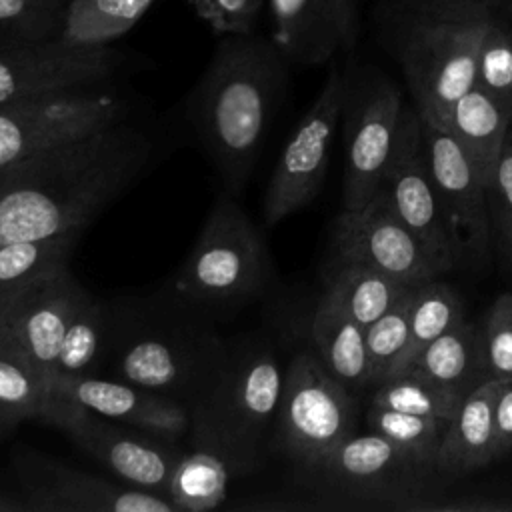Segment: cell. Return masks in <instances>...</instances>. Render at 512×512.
<instances>
[{
    "mask_svg": "<svg viewBox=\"0 0 512 512\" xmlns=\"http://www.w3.org/2000/svg\"><path fill=\"white\" fill-rule=\"evenodd\" d=\"M154 152V136L124 118L0 168V244L82 232Z\"/></svg>",
    "mask_w": 512,
    "mask_h": 512,
    "instance_id": "cell-1",
    "label": "cell"
},
{
    "mask_svg": "<svg viewBox=\"0 0 512 512\" xmlns=\"http://www.w3.org/2000/svg\"><path fill=\"white\" fill-rule=\"evenodd\" d=\"M108 350L102 376L168 396L192 412L216 384L226 344L216 318L170 286L106 300Z\"/></svg>",
    "mask_w": 512,
    "mask_h": 512,
    "instance_id": "cell-2",
    "label": "cell"
},
{
    "mask_svg": "<svg viewBox=\"0 0 512 512\" xmlns=\"http://www.w3.org/2000/svg\"><path fill=\"white\" fill-rule=\"evenodd\" d=\"M286 84V56L252 32L224 34L188 96L186 120L224 192L242 196Z\"/></svg>",
    "mask_w": 512,
    "mask_h": 512,
    "instance_id": "cell-3",
    "label": "cell"
},
{
    "mask_svg": "<svg viewBox=\"0 0 512 512\" xmlns=\"http://www.w3.org/2000/svg\"><path fill=\"white\" fill-rule=\"evenodd\" d=\"M282 380L284 368L268 338L228 340L216 384L190 412V446L216 452L236 476L260 470L272 448Z\"/></svg>",
    "mask_w": 512,
    "mask_h": 512,
    "instance_id": "cell-4",
    "label": "cell"
},
{
    "mask_svg": "<svg viewBox=\"0 0 512 512\" xmlns=\"http://www.w3.org/2000/svg\"><path fill=\"white\" fill-rule=\"evenodd\" d=\"M270 278L272 260L260 228L238 198L222 190L170 288L216 318L258 298Z\"/></svg>",
    "mask_w": 512,
    "mask_h": 512,
    "instance_id": "cell-5",
    "label": "cell"
},
{
    "mask_svg": "<svg viewBox=\"0 0 512 512\" xmlns=\"http://www.w3.org/2000/svg\"><path fill=\"white\" fill-rule=\"evenodd\" d=\"M492 12L440 0L402 44V68L422 120L444 128L454 102L476 84V60Z\"/></svg>",
    "mask_w": 512,
    "mask_h": 512,
    "instance_id": "cell-6",
    "label": "cell"
},
{
    "mask_svg": "<svg viewBox=\"0 0 512 512\" xmlns=\"http://www.w3.org/2000/svg\"><path fill=\"white\" fill-rule=\"evenodd\" d=\"M436 466L416 460L376 432L352 434L300 482L334 506H378L404 512L430 498Z\"/></svg>",
    "mask_w": 512,
    "mask_h": 512,
    "instance_id": "cell-7",
    "label": "cell"
},
{
    "mask_svg": "<svg viewBox=\"0 0 512 512\" xmlns=\"http://www.w3.org/2000/svg\"><path fill=\"white\" fill-rule=\"evenodd\" d=\"M356 418L354 392L324 368L314 350H298L284 368L272 448L298 474L310 472L356 432Z\"/></svg>",
    "mask_w": 512,
    "mask_h": 512,
    "instance_id": "cell-8",
    "label": "cell"
},
{
    "mask_svg": "<svg viewBox=\"0 0 512 512\" xmlns=\"http://www.w3.org/2000/svg\"><path fill=\"white\" fill-rule=\"evenodd\" d=\"M40 422L62 430L120 482L164 498H168L174 470L188 450L180 442L116 422L58 394H54Z\"/></svg>",
    "mask_w": 512,
    "mask_h": 512,
    "instance_id": "cell-9",
    "label": "cell"
},
{
    "mask_svg": "<svg viewBox=\"0 0 512 512\" xmlns=\"http://www.w3.org/2000/svg\"><path fill=\"white\" fill-rule=\"evenodd\" d=\"M348 90V78L338 68H332L272 170L262 202L266 226H276L284 218L304 210L318 196Z\"/></svg>",
    "mask_w": 512,
    "mask_h": 512,
    "instance_id": "cell-10",
    "label": "cell"
},
{
    "mask_svg": "<svg viewBox=\"0 0 512 512\" xmlns=\"http://www.w3.org/2000/svg\"><path fill=\"white\" fill-rule=\"evenodd\" d=\"M124 118L126 100L98 86L2 102L0 168Z\"/></svg>",
    "mask_w": 512,
    "mask_h": 512,
    "instance_id": "cell-11",
    "label": "cell"
},
{
    "mask_svg": "<svg viewBox=\"0 0 512 512\" xmlns=\"http://www.w3.org/2000/svg\"><path fill=\"white\" fill-rule=\"evenodd\" d=\"M378 194L392 214L414 234L442 274L458 264L430 174L418 110L404 108L400 132Z\"/></svg>",
    "mask_w": 512,
    "mask_h": 512,
    "instance_id": "cell-12",
    "label": "cell"
},
{
    "mask_svg": "<svg viewBox=\"0 0 512 512\" xmlns=\"http://www.w3.org/2000/svg\"><path fill=\"white\" fill-rule=\"evenodd\" d=\"M12 464L30 512H178L176 506L142 488L112 482L34 450H16Z\"/></svg>",
    "mask_w": 512,
    "mask_h": 512,
    "instance_id": "cell-13",
    "label": "cell"
},
{
    "mask_svg": "<svg viewBox=\"0 0 512 512\" xmlns=\"http://www.w3.org/2000/svg\"><path fill=\"white\" fill-rule=\"evenodd\" d=\"M422 136L458 262L482 264L494 244L486 182L446 128L422 120Z\"/></svg>",
    "mask_w": 512,
    "mask_h": 512,
    "instance_id": "cell-14",
    "label": "cell"
},
{
    "mask_svg": "<svg viewBox=\"0 0 512 512\" xmlns=\"http://www.w3.org/2000/svg\"><path fill=\"white\" fill-rule=\"evenodd\" d=\"M402 114V96L388 80L370 82L356 90L350 86L342 112L346 116L344 208H360L378 194Z\"/></svg>",
    "mask_w": 512,
    "mask_h": 512,
    "instance_id": "cell-15",
    "label": "cell"
},
{
    "mask_svg": "<svg viewBox=\"0 0 512 512\" xmlns=\"http://www.w3.org/2000/svg\"><path fill=\"white\" fill-rule=\"evenodd\" d=\"M84 292L70 262L50 270L2 312L0 346L52 382L62 338Z\"/></svg>",
    "mask_w": 512,
    "mask_h": 512,
    "instance_id": "cell-16",
    "label": "cell"
},
{
    "mask_svg": "<svg viewBox=\"0 0 512 512\" xmlns=\"http://www.w3.org/2000/svg\"><path fill=\"white\" fill-rule=\"evenodd\" d=\"M120 66L122 54L110 46H74L60 38L0 46V104L100 86Z\"/></svg>",
    "mask_w": 512,
    "mask_h": 512,
    "instance_id": "cell-17",
    "label": "cell"
},
{
    "mask_svg": "<svg viewBox=\"0 0 512 512\" xmlns=\"http://www.w3.org/2000/svg\"><path fill=\"white\" fill-rule=\"evenodd\" d=\"M332 244L334 262H362L404 284H420L442 274L380 194L360 208L340 212Z\"/></svg>",
    "mask_w": 512,
    "mask_h": 512,
    "instance_id": "cell-18",
    "label": "cell"
},
{
    "mask_svg": "<svg viewBox=\"0 0 512 512\" xmlns=\"http://www.w3.org/2000/svg\"><path fill=\"white\" fill-rule=\"evenodd\" d=\"M52 392L106 418L180 442L190 434V412L176 400L108 376L54 378Z\"/></svg>",
    "mask_w": 512,
    "mask_h": 512,
    "instance_id": "cell-19",
    "label": "cell"
},
{
    "mask_svg": "<svg viewBox=\"0 0 512 512\" xmlns=\"http://www.w3.org/2000/svg\"><path fill=\"white\" fill-rule=\"evenodd\" d=\"M272 40L300 64H322L356 40V0H268Z\"/></svg>",
    "mask_w": 512,
    "mask_h": 512,
    "instance_id": "cell-20",
    "label": "cell"
},
{
    "mask_svg": "<svg viewBox=\"0 0 512 512\" xmlns=\"http://www.w3.org/2000/svg\"><path fill=\"white\" fill-rule=\"evenodd\" d=\"M498 380H486L464 396L448 422L436 468L444 476H460L488 466L496 458L494 398Z\"/></svg>",
    "mask_w": 512,
    "mask_h": 512,
    "instance_id": "cell-21",
    "label": "cell"
},
{
    "mask_svg": "<svg viewBox=\"0 0 512 512\" xmlns=\"http://www.w3.org/2000/svg\"><path fill=\"white\" fill-rule=\"evenodd\" d=\"M512 122V102H506L474 84L460 96L444 128L468 154L482 180L490 182Z\"/></svg>",
    "mask_w": 512,
    "mask_h": 512,
    "instance_id": "cell-22",
    "label": "cell"
},
{
    "mask_svg": "<svg viewBox=\"0 0 512 512\" xmlns=\"http://www.w3.org/2000/svg\"><path fill=\"white\" fill-rule=\"evenodd\" d=\"M312 350L324 368L354 394L370 386L366 328L320 296L310 320Z\"/></svg>",
    "mask_w": 512,
    "mask_h": 512,
    "instance_id": "cell-23",
    "label": "cell"
},
{
    "mask_svg": "<svg viewBox=\"0 0 512 512\" xmlns=\"http://www.w3.org/2000/svg\"><path fill=\"white\" fill-rule=\"evenodd\" d=\"M406 372H416L466 396L488 380L480 324L462 320L430 342Z\"/></svg>",
    "mask_w": 512,
    "mask_h": 512,
    "instance_id": "cell-24",
    "label": "cell"
},
{
    "mask_svg": "<svg viewBox=\"0 0 512 512\" xmlns=\"http://www.w3.org/2000/svg\"><path fill=\"white\" fill-rule=\"evenodd\" d=\"M412 286L362 262H334L322 296L366 328Z\"/></svg>",
    "mask_w": 512,
    "mask_h": 512,
    "instance_id": "cell-25",
    "label": "cell"
},
{
    "mask_svg": "<svg viewBox=\"0 0 512 512\" xmlns=\"http://www.w3.org/2000/svg\"><path fill=\"white\" fill-rule=\"evenodd\" d=\"M108 350V306L106 300L82 294L66 328L54 366V378L102 376Z\"/></svg>",
    "mask_w": 512,
    "mask_h": 512,
    "instance_id": "cell-26",
    "label": "cell"
},
{
    "mask_svg": "<svg viewBox=\"0 0 512 512\" xmlns=\"http://www.w3.org/2000/svg\"><path fill=\"white\" fill-rule=\"evenodd\" d=\"M82 232L0 244V316L38 278L68 264Z\"/></svg>",
    "mask_w": 512,
    "mask_h": 512,
    "instance_id": "cell-27",
    "label": "cell"
},
{
    "mask_svg": "<svg viewBox=\"0 0 512 512\" xmlns=\"http://www.w3.org/2000/svg\"><path fill=\"white\" fill-rule=\"evenodd\" d=\"M462 320L464 304L452 286L436 278L416 284L408 314V344L390 376L404 374L430 342Z\"/></svg>",
    "mask_w": 512,
    "mask_h": 512,
    "instance_id": "cell-28",
    "label": "cell"
},
{
    "mask_svg": "<svg viewBox=\"0 0 512 512\" xmlns=\"http://www.w3.org/2000/svg\"><path fill=\"white\" fill-rule=\"evenodd\" d=\"M156 0H70L60 40L108 46L132 30Z\"/></svg>",
    "mask_w": 512,
    "mask_h": 512,
    "instance_id": "cell-29",
    "label": "cell"
},
{
    "mask_svg": "<svg viewBox=\"0 0 512 512\" xmlns=\"http://www.w3.org/2000/svg\"><path fill=\"white\" fill-rule=\"evenodd\" d=\"M232 476L236 474L222 456L190 446L174 470L168 500L178 512L214 510L228 498Z\"/></svg>",
    "mask_w": 512,
    "mask_h": 512,
    "instance_id": "cell-30",
    "label": "cell"
},
{
    "mask_svg": "<svg viewBox=\"0 0 512 512\" xmlns=\"http://www.w3.org/2000/svg\"><path fill=\"white\" fill-rule=\"evenodd\" d=\"M52 398V382L0 346V424L10 432L24 420H40Z\"/></svg>",
    "mask_w": 512,
    "mask_h": 512,
    "instance_id": "cell-31",
    "label": "cell"
},
{
    "mask_svg": "<svg viewBox=\"0 0 512 512\" xmlns=\"http://www.w3.org/2000/svg\"><path fill=\"white\" fill-rule=\"evenodd\" d=\"M462 400V394L446 386H440L416 372H404L376 384L372 406L402 410L450 422Z\"/></svg>",
    "mask_w": 512,
    "mask_h": 512,
    "instance_id": "cell-32",
    "label": "cell"
},
{
    "mask_svg": "<svg viewBox=\"0 0 512 512\" xmlns=\"http://www.w3.org/2000/svg\"><path fill=\"white\" fill-rule=\"evenodd\" d=\"M366 420L372 432L384 436L386 440H390L394 446L414 456L416 460L436 466L440 442L448 422L372 404L366 414Z\"/></svg>",
    "mask_w": 512,
    "mask_h": 512,
    "instance_id": "cell-33",
    "label": "cell"
},
{
    "mask_svg": "<svg viewBox=\"0 0 512 512\" xmlns=\"http://www.w3.org/2000/svg\"><path fill=\"white\" fill-rule=\"evenodd\" d=\"M70 0H0V46L60 38Z\"/></svg>",
    "mask_w": 512,
    "mask_h": 512,
    "instance_id": "cell-34",
    "label": "cell"
},
{
    "mask_svg": "<svg viewBox=\"0 0 512 512\" xmlns=\"http://www.w3.org/2000/svg\"><path fill=\"white\" fill-rule=\"evenodd\" d=\"M416 286V284H414ZM414 286L380 318L366 326V344L370 356V384L386 380L408 344V314Z\"/></svg>",
    "mask_w": 512,
    "mask_h": 512,
    "instance_id": "cell-35",
    "label": "cell"
},
{
    "mask_svg": "<svg viewBox=\"0 0 512 512\" xmlns=\"http://www.w3.org/2000/svg\"><path fill=\"white\" fill-rule=\"evenodd\" d=\"M476 84L512 102V34L494 16L488 18L480 38Z\"/></svg>",
    "mask_w": 512,
    "mask_h": 512,
    "instance_id": "cell-36",
    "label": "cell"
},
{
    "mask_svg": "<svg viewBox=\"0 0 512 512\" xmlns=\"http://www.w3.org/2000/svg\"><path fill=\"white\" fill-rule=\"evenodd\" d=\"M492 242L502 262L512 270V128L486 186Z\"/></svg>",
    "mask_w": 512,
    "mask_h": 512,
    "instance_id": "cell-37",
    "label": "cell"
},
{
    "mask_svg": "<svg viewBox=\"0 0 512 512\" xmlns=\"http://www.w3.org/2000/svg\"><path fill=\"white\" fill-rule=\"evenodd\" d=\"M488 380L512 378V294H500L480 324Z\"/></svg>",
    "mask_w": 512,
    "mask_h": 512,
    "instance_id": "cell-38",
    "label": "cell"
},
{
    "mask_svg": "<svg viewBox=\"0 0 512 512\" xmlns=\"http://www.w3.org/2000/svg\"><path fill=\"white\" fill-rule=\"evenodd\" d=\"M198 16L216 34L252 32L264 0H190Z\"/></svg>",
    "mask_w": 512,
    "mask_h": 512,
    "instance_id": "cell-39",
    "label": "cell"
},
{
    "mask_svg": "<svg viewBox=\"0 0 512 512\" xmlns=\"http://www.w3.org/2000/svg\"><path fill=\"white\" fill-rule=\"evenodd\" d=\"M404 512H512L510 494H480L456 500L422 498L406 506Z\"/></svg>",
    "mask_w": 512,
    "mask_h": 512,
    "instance_id": "cell-40",
    "label": "cell"
},
{
    "mask_svg": "<svg viewBox=\"0 0 512 512\" xmlns=\"http://www.w3.org/2000/svg\"><path fill=\"white\" fill-rule=\"evenodd\" d=\"M496 458L512 452V378L498 380L494 398Z\"/></svg>",
    "mask_w": 512,
    "mask_h": 512,
    "instance_id": "cell-41",
    "label": "cell"
},
{
    "mask_svg": "<svg viewBox=\"0 0 512 512\" xmlns=\"http://www.w3.org/2000/svg\"><path fill=\"white\" fill-rule=\"evenodd\" d=\"M456 2L474 6L478 10H486V12H492V10L502 8V6H512V0H456Z\"/></svg>",
    "mask_w": 512,
    "mask_h": 512,
    "instance_id": "cell-42",
    "label": "cell"
}]
</instances>
